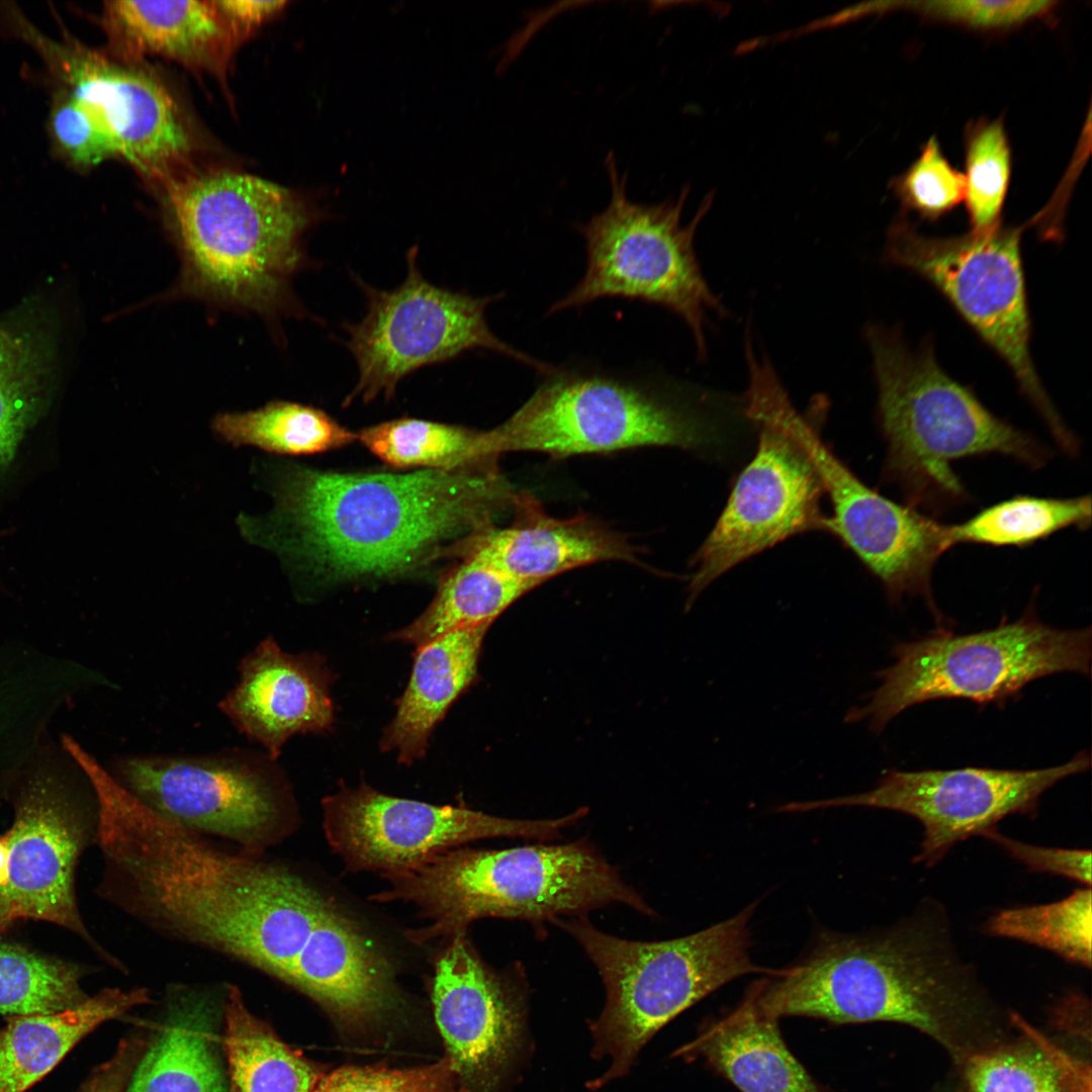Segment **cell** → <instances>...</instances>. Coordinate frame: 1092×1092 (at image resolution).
<instances>
[{
    "mask_svg": "<svg viewBox=\"0 0 1092 1092\" xmlns=\"http://www.w3.org/2000/svg\"><path fill=\"white\" fill-rule=\"evenodd\" d=\"M273 494L266 516L239 517L242 534L331 579L413 570L444 542L492 525L515 495L495 463L400 474L290 467Z\"/></svg>",
    "mask_w": 1092,
    "mask_h": 1092,
    "instance_id": "6da1fadb",
    "label": "cell"
},
{
    "mask_svg": "<svg viewBox=\"0 0 1092 1092\" xmlns=\"http://www.w3.org/2000/svg\"><path fill=\"white\" fill-rule=\"evenodd\" d=\"M753 986L766 1016L836 1023L909 1025L964 1061L992 1045L996 1008L954 945L932 900L895 925L867 934L824 932L798 964Z\"/></svg>",
    "mask_w": 1092,
    "mask_h": 1092,
    "instance_id": "7a4b0ae2",
    "label": "cell"
},
{
    "mask_svg": "<svg viewBox=\"0 0 1092 1092\" xmlns=\"http://www.w3.org/2000/svg\"><path fill=\"white\" fill-rule=\"evenodd\" d=\"M164 189L181 260L173 293L268 318L295 309L291 277L305 261L301 238L315 218L306 203L232 171L188 172Z\"/></svg>",
    "mask_w": 1092,
    "mask_h": 1092,
    "instance_id": "3957f363",
    "label": "cell"
},
{
    "mask_svg": "<svg viewBox=\"0 0 1092 1092\" xmlns=\"http://www.w3.org/2000/svg\"><path fill=\"white\" fill-rule=\"evenodd\" d=\"M866 337L887 445L882 477L909 506L937 511L964 503L968 492L952 464L966 457L1000 454L1032 469L1048 461L1041 444L941 368L929 342L912 349L880 325L868 326Z\"/></svg>",
    "mask_w": 1092,
    "mask_h": 1092,
    "instance_id": "277c9868",
    "label": "cell"
},
{
    "mask_svg": "<svg viewBox=\"0 0 1092 1092\" xmlns=\"http://www.w3.org/2000/svg\"><path fill=\"white\" fill-rule=\"evenodd\" d=\"M386 878L390 889L373 900L414 903L431 921L408 932L417 943L465 935L474 920L485 917L541 925L612 903L654 915L618 870L582 840L506 849L454 848Z\"/></svg>",
    "mask_w": 1092,
    "mask_h": 1092,
    "instance_id": "5b68a950",
    "label": "cell"
},
{
    "mask_svg": "<svg viewBox=\"0 0 1092 1092\" xmlns=\"http://www.w3.org/2000/svg\"><path fill=\"white\" fill-rule=\"evenodd\" d=\"M507 421L491 429L498 454L561 458L667 446L721 456L744 418L727 398L657 387L601 372L556 370Z\"/></svg>",
    "mask_w": 1092,
    "mask_h": 1092,
    "instance_id": "8992f818",
    "label": "cell"
},
{
    "mask_svg": "<svg viewBox=\"0 0 1092 1092\" xmlns=\"http://www.w3.org/2000/svg\"><path fill=\"white\" fill-rule=\"evenodd\" d=\"M756 904L691 935L653 942L607 934L584 915L555 920L583 948L606 988V1004L592 1031L595 1054L609 1056L612 1064L593 1085L624 1076L659 1028L730 981L783 974L750 958L749 920Z\"/></svg>",
    "mask_w": 1092,
    "mask_h": 1092,
    "instance_id": "52a82bcc",
    "label": "cell"
},
{
    "mask_svg": "<svg viewBox=\"0 0 1092 1092\" xmlns=\"http://www.w3.org/2000/svg\"><path fill=\"white\" fill-rule=\"evenodd\" d=\"M895 662L875 676L881 685L845 723L868 721L879 734L911 706L936 699L1003 704L1030 681L1058 672L1090 676L1092 631L1061 630L1028 610L1014 622L958 635L939 627L919 640L898 642Z\"/></svg>",
    "mask_w": 1092,
    "mask_h": 1092,
    "instance_id": "ba28073f",
    "label": "cell"
},
{
    "mask_svg": "<svg viewBox=\"0 0 1092 1092\" xmlns=\"http://www.w3.org/2000/svg\"><path fill=\"white\" fill-rule=\"evenodd\" d=\"M605 165L611 185L610 202L577 226L585 242L584 275L551 305L549 313L606 297L657 304L686 323L698 358L705 360L708 316L711 312L726 314L702 273L694 246L696 231L713 195H708L693 219L682 224L689 187L682 188L675 199L637 203L627 196V173H619L613 153L607 155Z\"/></svg>",
    "mask_w": 1092,
    "mask_h": 1092,
    "instance_id": "9c48e42d",
    "label": "cell"
},
{
    "mask_svg": "<svg viewBox=\"0 0 1092 1092\" xmlns=\"http://www.w3.org/2000/svg\"><path fill=\"white\" fill-rule=\"evenodd\" d=\"M745 358L748 386L742 406L757 431L756 450L692 557L687 610L708 585L750 557L796 535L826 533L821 481L784 417L789 395L765 355Z\"/></svg>",
    "mask_w": 1092,
    "mask_h": 1092,
    "instance_id": "30bf717a",
    "label": "cell"
},
{
    "mask_svg": "<svg viewBox=\"0 0 1092 1092\" xmlns=\"http://www.w3.org/2000/svg\"><path fill=\"white\" fill-rule=\"evenodd\" d=\"M1022 226L928 237L905 218L890 228L885 255L930 282L1009 366L1063 450L1078 442L1042 386L1030 354L1031 324L1021 259Z\"/></svg>",
    "mask_w": 1092,
    "mask_h": 1092,
    "instance_id": "8fae6325",
    "label": "cell"
},
{
    "mask_svg": "<svg viewBox=\"0 0 1092 1092\" xmlns=\"http://www.w3.org/2000/svg\"><path fill=\"white\" fill-rule=\"evenodd\" d=\"M417 255V247L407 251L406 276L394 289L379 290L357 280L367 298V311L360 322L344 325L346 346L358 368V381L344 405L356 398L389 399L412 372L475 349L503 354L543 375L554 369L489 329L485 311L500 295L474 297L436 286L423 276Z\"/></svg>",
    "mask_w": 1092,
    "mask_h": 1092,
    "instance_id": "7c38bea8",
    "label": "cell"
},
{
    "mask_svg": "<svg viewBox=\"0 0 1092 1092\" xmlns=\"http://www.w3.org/2000/svg\"><path fill=\"white\" fill-rule=\"evenodd\" d=\"M265 753L127 755L116 781L165 819L252 852L266 850L294 827L293 800Z\"/></svg>",
    "mask_w": 1092,
    "mask_h": 1092,
    "instance_id": "4fadbf2b",
    "label": "cell"
},
{
    "mask_svg": "<svg viewBox=\"0 0 1092 1092\" xmlns=\"http://www.w3.org/2000/svg\"><path fill=\"white\" fill-rule=\"evenodd\" d=\"M1077 753L1064 764L1038 769L964 767L903 771L889 769L870 791L827 800L791 802L780 812L859 806L909 815L923 826L915 863L932 867L958 843L984 836L1011 814L1035 815L1041 795L1059 781L1090 767Z\"/></svg>",
    "mask_w": 1092,
    "mask_h": 1092,
    "instance_id": "5bb4252c",
    "label": "cell"
},
{
    "mask_svg": "<svg viewBox=\"0 0 1092 1092\" xmlns=\"http://www.w3.org/2000/svg\"><path fill=\"white\" fill-rule=\"evenodd\" d=\"M327 838L353 871L385 877L413 871L455 847L481 838L549 840L575 824L580 808L556 819L516 820L457 806L392 797L365 783L324 799Z\"/></svg>",
    "mask_w": 1092,
    "mask_h": 1092,
    "instance_id": "9a60e30c",
    "label": "cell"
},
{
    "mask_svg": "<svg viewBox=\"0 0 1092 1092\" xmlns=\"http://www.w3.org/2000/svg\"><path fill=\"white\" fill-rule=\"evenodd\" d=\"M783 413L829 499L826 533L836 537L879 579L891 603L904 596H919L927 607L932 606V570L951 548L948 525L866 484L823 440L816 420L800 413L790 397Z\"/></svg>",
    "mask_w": 1092,
    "mask_h": 1092,
    "instance_id": "2e32d148",
    "label": "cell"
},
{
    "mask_svg": "<svg viewBox=\"0 0 1092 1092\" xmlns=\"http://www.w3.org/2000/svg\"><path fill=\"white\" fill-rule=\"evenodd\" d=\"M11 27L39 55L63 89L92 110L112 136L118 155L163 187L187 173L189 138L160 81L75 40L48 36L23 14L13 18Z\"/></svg>",
    "mask_w": 1092,
    "mask_h": 1092,
    "instance_id": "e0dca14e",
    "label": "cell"
},
{
    "mask_svg": "<svg viewBox=\"0 0 1092 1092\" xmlns=\"http://www.w3.org/2000/svg\"><path fill=\"white\" fill-rule=\"evenodd\" d=\"M432 999L448 1059L465 1092H495L520 1050L526 987L519 966L489 968L465 935L435 963Z\"/></svg>",
    "mask_w": 1092,
    "mask_h": 1092,
    "instance_id": "ac0fdd59",
    "label": "cell"
},
{
    "mask_svg": "<svg viewBox=\"0 0 1092 1092\" xmlns=\"http://www.w3.org/2000/svg\"><path fill=\"white\" fill-rule=\"evenodd\" d=\"M6 836L9 858L7 879L0 886V934L18 921L34 919L91 941L74 894L83 830L55 785L40 780L28 787Z\"/></svg>",
    "mask_w": 1092,
    "mask_h": 1092,
    "instance_id": "d6986e66",
    "label": "cell"
},
{
    "mask_svg": "<svg viewBox=\"0 0 1092 1092\" xmlns=\"http://www.w3.org/2000/svg\"><path fill=\"white\" fill-rule=\"evenodd\" d=\"M332 674L315 653L285 652L271 637L239 665V679L218 707L239 732L275 761L297 734H323L335 722Z\"/></svg>",
    "mask_w": 1092,
    "mask_h": 1092,
    "instance_id": "ffe728a7",
    "label": "cell"
},
{
    "mask_svg": "<svg viewBox=\"0 0 1092 1092\" xmlns=\"http://www.w3.org/2000/svg\"><path fill=\"white\" fill-rule=\"evenodd\" d=\"M513 523L485 527L462 540V554L475 556L536 587L571 569L601 561L637 562V548L599 520L580 514L548 515L528 492L515 493Z\"/></svg>",
    "mask_w": 1092,
    "mask_h": 1092,
    "instance_id": "44dd1931",
    "label": "cell"
},
{
    "mask_svg": "<svg viewBox=\"0 0 1092 1092\" xmlns=\"http://www.w3.org/2000/svg\"><path fill=\"white\" fill-rule=\"evenodd\" d=\"M103 18L123 59L160 55L217 75L244 39L217 1H110Z\"/></svg>",
    "mask_w": 1092,
    "mask_h": 1092,
    "instance_id": "7402d4cb",
    "label": "cell"
},
{
    "mask_svg": "<svg viewBox=\"0 0 1092 1092\" xmlns=\"http://www.w3.org/2000/svg\"><path fill=\"white\" fill-rule=\"evenodd\" d=\"M490 625L455 629L417 647L407 686L379 746L406 765L423 758L436 726L476 680Z\"/></svg>",
    "mask_w": 1092,
    "mask_h": 1092,
    "instance_id": "603a6c76",
    "label": "cell"
},
{
    "mask_svg": "<svg viewBox=\"0 0 1092 1092\" xmlns=\"http://www.w3.org/2000/svg\"><path fill=\"white\" fill-rule=\"evenodd\" d=\"M169 1016L153 1036L124 1092H229L213 1033L216 1004L206 991L171 988Z\"/></svg>",
    "mask_w": 1092,
    "mask_h": 1092,
    "instance_id": "cb8c5ba5",
    "label": "cell"
},
{
    "mask_svg": "<svg viewBox=\"0 0 1092 1092\" xmlns=\"http://www.w3.org/2000/svg\"><path fill=\"white\" fill-rule=\"evenodd\" d=\"M152 1002L145 987L106 988L78 1006L10 1016L0 1028V1092H24L103 1022Z\"/></svg>",
    "mask_w": 1092,
    "mask_h": 1092,
    "instance_id": "d4e9b609",
    "label": "cell"
},
{
    "mask_svg": "<svg viewBox=\"0 0 1092 1092\" xmlns=\"http://www.w3.org/2000/svg\"><path fill=\"white\" fill-rule=\"evenodd\" d=\"M777 1021L760 1012L750 990L733 1013L708 1026L680 1054L703 1056L742 1092H818Z\"/></svg>",
    "mask_w": 1092,
    "mask_h": 1092,
    "instance_id": "484cf974",
    "label": "cell"
},
{
    "mask_svg": "<svg viewBox=\"0 0 1092 1092\" xmlns=\"http://www.w3.org/2000/svg\"><path fill=\"white\" fill-rule=\"evenodd\" d=\"M40 315L0 322V469L39 417L53 375L54 340Z\"/></svg>",
    "mask_w": 1092,
    "mask_h": 1092,
    "instance_id": "4316f807",
    "label": "cell"
},
{
    "mask_svg": "<svg viewBox=\"0 0 1092 1092\" xmlns=\"http://www.w3.org/2000/svg\"><path fill=\"white\" fill-rule=\"evenodd\" d=\"M221 1009L229 1092L312 1090L320 1071L249 1009L237 986L226 985Z\"/></svg>",
    "mask_w": 1092,
    "mask_h": 1092,
    "instance_id": "83f0119b",
    "label": "cell"
},
{
    "mask_svg": "<svg viewBox=\"0 0 1092 1092\" xmlns=\"http://www.w3.org/2000/svg\"><path fill=\"white\" fill-rule=\"evenodd\" d=\"M485 561L463 554L462 561L439 583L427 609L388 640L416 647L446 632L491 625L514 602L533 589Z\"/></svg>",
    "mask_w": 1092,
    "mask_h": 1092,
    "instance_id": "f1b7e54d",
    "label": "cell"
},
{
    "mask_svg": "<svg viewBox=\"0 0 1092 1092\" xmlns=\"http://www.w3.org/2000/svg\"><path fill=\"white\" fill-rule=\"evenodd\" d=\"M358 440L394 467L462 469L495 463L499 455L490 430L414 418L365 428L358 433Z\"/></svg>",
    "mask_w": 1092,
    "mask_h": 1092,
    "instance_id": "f546056e",
    "label": "cell"
},
{
    "mask_svg": "<svg viewBox=\"0 0 1092 1092\" xmlns=\"http://www.w3.org/2000/svg\"><path fill=\"white\" fill-rule=\"evenodd\" d=\"M211 428L233 446H252L282 455L316 454L358 440V434L324 411L285 400L248 412L218 414Z\"/></svg>",
    "mask_w": 1092,
    "mask_h": 1092,
    "instance_id": "4dcf8cb0",
    "label": "cell"
},
{
    "mask_svg": "<svg viewBox=\"0 0 1092 1092\" xmlns=\"http://www.w3.org/2000/svg\"><path fill=\"white\" fill-rule=\"evenodd\" d=\"M1091 524V497L1016 495L949 525L952 546L960 543L1023 547L1071 527Z\"/></svg>",
    "mask_w": 1092,
    "mask_h": 1092,
    "instance_id": "1f68e13d",
    "label": "cell"
},
{
    "mask_svg": "<svg viewBox=\"0 0 1092 1092\" xmlns=\"http://www.w3.org/2000/svg\"><path fill=\"white\" fill-rule=\"evenodd\" d=\"M1091 889L1051 904L1006 908L985 923L987 934L1017 939L1091 968Z\"/></svg>",
    "mask_w": 1092,
    "mask_h": 1092,
    "instance_id": "d6a6232c",
    "label": "cell"
},
{
    "mask_svg": "<svg viewBox=\"0 0 1092 1092\" xmlns=\"http://www.w3.org/2000/svg\"><path fill=\"white\" fill-rule=\"evenodd\" d=\"M88 998L73 966L0 943V1013H53L78 1006Z\"/></svg>",
    "mask_w": 1092,
    "mask_h": 1092,
    "instance_id": "836d02e7",
    "label": "cell"
},
{
    "mask_svg": "<svg viewBox=\"0 0 1092 1092\" xmlns=\"http://www.w3.org/2000/svg\"><path fill=\"white\" fill-rule=\"evenodd\" d=\"M965 198L972 232L1001 223L1011 180L1012 151L1002 118H981L965 128Z\"/></svg>",
    "mask_w": 1092,
    "mask_h": 1092,
    "instance_id": "e575fe53",
    "label": "cell"
},
{
    "mask_svg": "<svg viewBox=\"0 0 1092 1092\" xmlns=\"http://www.w3.org/2000/svg\"><path fill=\"white\" fill-rule=\"evenodd\" d=\"M1029 1041L997 1044L963 1063L972 1092H1065L1060 1070L1033 1033Z\"/></svg>",
    "mask_w": 1092,
    "mask_h": 1092,
    "instance_id": "d590c367",
    "label": "cell"
},
{
    "mask_svg": "<svg viewBox=\"0 0 1092 1092\" xmlns=\"http://www.w3.org/2000/svg\"><path fill=\"white\" fill-rule=\"evenodd\" d=\"M890 185L906 210L928 221L945 215L965 198L964 175L949 163L934 135Z\"/></svg>",
    "mask_w": 1092,
    "mask_h": 1092,
    "instance_id": "8d00e7d4",
    "label": "cell"
},
{
    "mask_svg": "<svg viewBox=\"0 0 1092 1092\" xmlns=\"http://www.w3.org/2000/svg\"><path fill=\"white\" fill-rule=\"evenodd\" d=\"M1058 1H900L885 8H902L937 22L979 32H1005L1028 22L1045 18L1056 10Z\"/></svg>",
    "mask_w": 1092,
    "mask_h": 1092,
    "instance_id": "74e56055",
    "label": "cell"
},
{
    "mask_svg": "<svg viewBox=\"0 0 1092 1092\" xmlns=\"http://www.w3.org/2000/svg\"><path fill=\"white\" fill-rule=\"evenodd\" d=\"M310 1092H465L451 1061L412 1069L346 1067L321 1075Z\"/></svg>",
    "mask_w": 1092,
    "mask_h": 1092,
    "instance_id": "f35d334b",
    "label": "cell"
},
{
    "mask_svg": "<svg viewBox=\"0 0 1092 1092\" xmlns=\"http://www.w3.org/2000/svg\"><path fill=\"white\" fill-rule=\"evenodd\" d=\"M50 121L59 149L77 165L95 166L118 155L104 125L84 102L67 90L57 96Z\"/></svg>",
    "mask_w": 1092,
    "mask_h": 1092,
    "instance_id": "ab89813d",
    "label": "cell"
},
{
    "mask_svg": "<svg viewBox=\"0 0 1092 1092\" xmlns=\"http://www.w3.org/2000/svg\"><path fill=\"white\" fill-rule=\"evenodd\" d=\"M984 837L997 843L1010 856L1031 871L1063 876L1088 888L1091 886V851L1089 849L1032 845L1007 837L997 829L989 831Z\"/></svg>",
    "mask_w": 1092,
    "mask_h": 1092,
    "instance_id": "60d3db41",
    "label": "cell"
},
{
    "mask_svg": "<svg viewBox=\"0 0 1092 1092\" xmlns=\"http://www.w3.org/2000/svg\"><path fill=\"white\" fill-rule=\"evenodd\" d=\"M217 4L245 38L255 26L281 10L285 1L224 0L217 1Z\"/></svg>",
    "mask_w": 1092,
    "mask_h": 1092,
    "instance_id": "b9f144b4",
    "label": "cell"
},
{
    "mask_svg": "<svg viewBox=\"0 0 1092 1092\" xmlns=\"http://www.w3.org/2000/svg\"><path fill=\"white\" fill-rule=\"evenodd\" d=\"M8 858H9V846L7 836H0V886L3 885L7 879L8 874Z\"/></svg>",
    "mask_w": 1092,
    "mask_h": 1092,
    "instance_id": "7bdbcfd3",
    "label": "cell"
}]
</instances>
